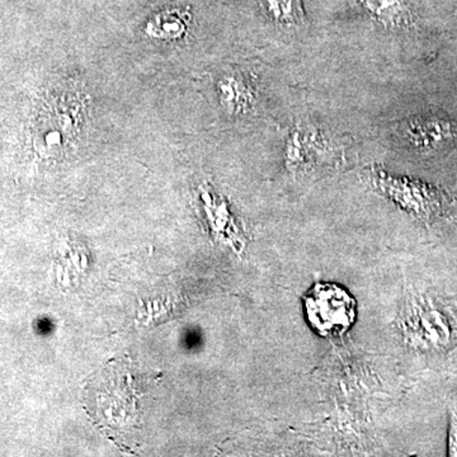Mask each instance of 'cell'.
<instances>
[{
    "instance_id": "cell-2",
    "label": "cell",
    "mask_w": 457,
    "mask_h": 457,
    "mask_svg": "<svg viewBox=\"0 0 457 457\" xmlns=\"http://www.w3.org/2000/svg\"><path fill=\"white\" fill-rule=\"evenodd\" d=\"M53 119L46 120L38 135V147L46 154H62L79 137L80 122L84 112L83 96L68 88L62 96H56Z\"/></svg>"
},
{
    "instance_id": "cell-5",
    "label": "cell",
    "mask_w": 457,
    "mask_h": 457,
    "mask_svg": "<svg viewBox=\"0 0 457 457\" xmlns=\"http://www.w3.org/2000/svg\"><path fill=\"white\" fill-rule=\"evenodd\" d=\"M329 147L330 143L323 132L308 126L297 125L286 140V167L293 171L306 170L317 162L319 156L329 152Z\"/></svg>"
},
{
    "instance_id": "cell-4",
    "label": "cell",
    "mask_w": 457,
    "mask_h": 457,
    "mask_svg": "<svg viewBox=\"0 0 457 457\" xmlns=\"http://www.w3.org/2000/svg\"><path fill=\"white\" fill-rule=\"evenodd\" d=\"M395 134L407 147L433 152L457 143V122L437 114L411 117L398 123Z\"/></svg>"
},
{
    "instance_id": "cell-8",
    "label": "cell",
    "mask_w": 457,
    "mask_h": 457,
    "mask_svg": "<svg viewBox=\"0 0 457 457\" xmlns=\"http://www.w3.org/2000/svg\"><path fill=\"white\" fill-rule=\"evenodd\" d=\"M57 253V278L62 284H73V281L82 278L83 270L87 267V255L82 245L71 242L64 248H60Z\"/></svg>"
},
{
    "instance_id": "cell-6",
    "label": "cell",
    "mask_w": 457,
    "mask_h": 457,
    "mask_svg": "<svg viewBox=\"0 0 457 457\" xmlns=\"http://www.w3.org/2000/svg\"><path fill=\"white\" fill-rule=\"evenodd\" d=\"M376 22L390 29L408 26L411 21L408 0H360Z\"/></svg>"
},
{
    "instance_id": "cell-3",
    "label": "cell",
    "mask_w": 457,
    "mask_h": 457,
    "mask_svg": "<svg viewBox=\"0 0 457 457\" xmlns=\"http://www.w3.org/2000/svg\"><path fill=\"white\" fill-rule=\"evenodd\" d=\"M371 176L376 187L418 218L429 220L441 213L444 197L438 189L414 180L395 179L383 171L374 170Z\"/></svg>"
},
{
    "instance_id": "cell-1",
    "label": "cell",
    "mask_w": 457,
    "mask_h": 457,
    "mask_svg": "<svg viewBox=\"0 0 457 457\" xmlns=\"http://www.w3.org/2000/svg\"><path fill=\"white\" fill-rule=\"evenodd\" d=\"M303 303L309 326L320 337H341L356 321V300L332 282L312 285L303 294Z\"/></svg>"
},
{
    "instance_id": "cell-10",
    "label": "cell",
    "mask_w": 457,
    "mask_h": 457,
    "mask_svg": "<svg viewBox=\"0 0 457 457\" xmlns=\"http://www.w3.org/2000/svg\"><path fill=\"white\" fill-rule=\"evenodd\" d=\"M267 14L282 25H297L303 21L299 0H262Z\"/></svg>"
},
{
    "instance_id": "cell-11",
    "label": "cell",
    "mask_w": 457,
    "mask_h": 457,
    "mask_svg": "<svg viewBox=\"0 0 457 457\" xmlns=\"http://www.w3.org/2000/svg\"><path fill=\"white\" fill-rule=\"evenodd\" d=\"M449 441L450 455L457 456V420L455 417H453V422H451Z\"/></svg>"
},
{
    "instance_id": "cell-9",
    "label": "cell",
    "mask_w": 457,
    "mask_h": 457,
    "mask_svg": "<svg viewBox=\"0 0 457 457\" xmlns=\"http://www.w3.org/2000/svg\"><path fill=\"white\" fill-rule=\"evenodd\" d=\"M220 97L228 110L231 112H239L251 106L253 90L243 78L231 75L220 82Z\"/></svg>"
},
{
    "instance_id": "cell-7",
    "label": "cell",
    "mask_w": 457,
    "mask_h": 457,
    "mask_svg": "<svg viewBox=\"0 0 457 457\" xmlns=\"http://www.w3.org/2000/svg\"><path fill=\"white\" fill-rule=\"evenodd\" d=\"M189 21L188 12L180 11V9H170L156 14L147 23L146 32L154 38H163V40H176L182 37L187 31Z\"/></svg>"
}]
</instances>
